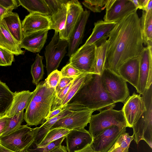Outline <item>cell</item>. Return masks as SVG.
Here are the masks:
<instances>
[{"label": "cell", "instance_id": "6da1fadb", "mask_svg": "<svg viewBox=\"0 0 152 152\" xmlns=\"http://www.w3.org/2000/svg\"><path fill=\"white\" fill-rule=\"evenodd\" d=\"M109 44L104 68L117 74L119 66L139 56L144 48L140 18L134 12L116 23L106 36Z\"/></svg>", "mask_w": 152, "mask_h": 152}, {"label": "cell", "instance_id": "7a4b0ae2", "mask_svg": "<svg viewBox=\"0 0 152 152\" xmlns=\"http://www.w3.org/2000/svg\"><path fill=\"white\" fill-rule=\"evenodd\" d=\"M115 105L104 88L101 75L88 73L82 86L65 107L73 111L87 109L100 111L114 107Z\"/></svg>", "mask_w": 152, "mask_h": 152}, {"label": "cell", "instance_id": "3957f363", "mask_svg": "<svg viewBox=\"0 0 152 152\" xmlns=\"http://www.w3.org/2000/svg\"><path fill=\"white\" fill-rule=\"evenodd\" d=\"M56 94V89L50 88L45 80L39 83L24 113V119L27 126H37L45 122Z\"/></svg>", "mask_w": 152, "mask_h": 152}, {"label": "cell", "instance_id": "277c9868", "mask_svg": "<svg viewBox=\"0 0 152 152\" xmlns=\"http://www.w3.org/2000/svg\"><path fill=\"white\" fill-rule=\"evenodd\" d=\"M145 111L132 127L134 140L138 144L141 140L145 141L152 148V85L142 94Z\"/></svg>", "mask_w": 152, "mask_h": 152}, {"label": "cell", "instance_id": "5b68a950", "mask_svg": "<svg viewBox=\"0 0 152 152\" xmlns=\"http://www.w3.org/2000/svg\"><path fill=\"white\" fill-rule=\"evenodd\" d=\"M114 108H106L100 111L98 114L92 115L88 131L93 138L105 129L113 126L121 128L127 127L122 110H116Z\"/></svg>", "mask_w": 152, "mask_h": 152}, {"label": "cell", "instance_id": "8992f818", "mask_svg": "<svg viewBox=\"0 0 152 152\" xmlns=\"http://www.w3.org/2000/svg\"><path fill=\"white\" fill-rule=\"evenodd\" d=\"M39 127L21 125L14 132L0 136V144L14 152H25L34 141Z\"/></svg>", "mask_w": 152, "mask_h": 152}, {"label": "cell", "instance_id": "52a82bcc", "mask_svg": "<svg viewBox=\"0 0 152 152\" xmlns=\"http://www.w3.org/2000/svg\"><path fill=\"white\" fill-rule=\"evenodd\" d=\"M101 77L104 88L112 100L115 103L124 102L129 96L127 82L118 75L105 68Z\"/></svg>", "mask_w": 152, "mask_h": 152}, {"label": "cell", "instance_id": "ba28073f", "mask_svg": "<svg viewBox=\"0 0 152 152\" xmlns=\"http://www.w3.org/2000/svg\"><path fill=\"white\" fill-rule=\"evenodd\" d=\"M68 46L67 40L61 39L58 32L55 31L51 41L46 47L45 52L48 76L57 69L66 53Z\"/></svg>", "mask_w": 152, "mask_h": 152}, {"label": "cell", "instance_id": "9c48e42d", "mask_svg": "<svg viewBox=\"0 0 152 152\" xmlns=\"http://www.w3.org/2000/svg\"><path fill=\"white\" fill-rule=\"evenodd\" d=\"M96 46L82 45L70 57L69 63L82 73L95 74Z\"/></svg>", "mask_w": 152, "mask_h": 152}, {"label": "cell", "instance_id": "30bf717a", "mask_svg": "<svg viewBox=\"0 0 152 152\" xmlns=\"http://www.w3.org/2000/svg\"><path fill=\"white\" fill-rule=\"evenodd\" d=\"M152 48L144 47L139 56V77L136 90L140 95L152 85Z\"/></svg>", "mask_w": 152, "mask_h": 152}, {"label": "cell", "instance_id": "8fae6325", "mask_svg": "<svg viewBox=\"0 0 152 152\" xmlns=\"http://www.w3.org/2000/svg\"><path fill=\"white\" fill-rule=\"evenodd\" d=\"M104 21L117 22L127 15L137 11L131 0H107Z\"/></svg>", "mask_w": 152, "mask_h": 152}, {"label": "cell", "instance_id": "7c38bea8", "mask_svg": "<svg viewBox=\"0 0 152 152\" xmlns=\"http://www.w3.org/2000/svg\"><path fill=\"white\" fill-rule=\"evenodd\" d=\"M121 110L127 127L132 128L146 110L145 103L141 95L134 92L125 100Z\"/></svg>", "mask_w": 152, "mask_h": 152}, {"label": "cell", "instance_id": "4fadbf2b", "mask_svg": "<svg viewBox=\"0 0 152 152\" xmlns=\"http://www.w3.org/2000/svg\"><path fill=\"white\" fill-rule=\"evenodd\" d=\"M126 131V128L116 126H110L93 138L91 146L96 152H107L120 135Z\"/></svg>", "mask_w": 152, "mask_h": 152}, {"label": "cell", "instance_id": "5bb4252c", "mask_svg": "<svg viewBox=\"0 0 152 152\" xmlns=\"http://www.w3.org/2000/svg\"><path fill=\"white\" fill-rule=\"evenodd\" d=\"M94 111L88 109L74 111L69 115L59 120L50 129L63 128L72 130L84 128L89 123L91 117Z\"/></svg>", "mask_w": 152, "mask_h": 152}, {"label": "cell", "instance_id": "9a60e30c", "mask_svg": "<svg viewBox=\"0 0 152 152\" xmlns=\"http://www.w3.org/2000/svg\"><path fill=\"white\" fill-rule=\"evenodd\" d=\"M83 11L82 5L78 0H69L65 26L58 32L61 39L68 40Z\"/></svg>", "mask_w": 152, "mask_h": 152}, {"label": "cell", "instance_id": "2e32d148", "mask_svg": "<svg viewBox=\"0 0 152 152\" xmlns=\"http://www.w3.org/2000/svg\"><path fill=\"white\" fill-rule=\"evenodd\" d=\"M68 152H75L91 144L93 138L88 131L84 128L70 130L66 136Z\"/></svg>", "mask_w": 152, "mask_h": 152}, {"label": "cell", "instance_id": "e0dca14e", "mask_svg": "<svg viewBox=\"0 0 152 152\" xmlns=\"http://www.w3.org/2000/svg\"><path fill=\"white\" fill-rule=\"evenodd\" d=\"M24 37L30 34L45 30H50V20L49 15L37 13H30L21 23Z\"/></svg>", "mask_w": 152, "mask_h": 152}, {"label": "cell", "instance_id": "ac0fdd59", "mask_svg": "<svg viewBox=\"0 0 152 152\" xmlns=\"http://www.w3.org/2000/svg\"><path fill=\"white\" fill-rule=\"evenodd\" d=\"M90 11L86 10L81 14L79 20L73 30L68 42L67 56L69 57L79 49L82 43L85 28L89 16Z\"/></svg>", "mask_w": 152, "mask_h": 152}, {"label": "cell", "instance_id": "d6986e66", "mask_svg": "<svg viewBox=\"0 0 152 152\" xmlns=\"http://www.w3.org/2000/svg\"><path fill=\"white\" fill-rule=\"evenodd\" d=\"M117 74L137 88L139 77V57L127 60L121 65L117 70Z\"/></svg>", "mask_w": 152, "mask_h": 152}, {"label": "cell", "instance_id": "ffe728a7", "mask_svg": "<svg viewBox=\"0 0 152 152\" xmlns=\"http://www.w3.org/2000/svg\"><path fill=\"white\" fill-rule=\"evenodd\" d=\"M48 30L39 31L23 37L20 44L21 48L32 52L39 53L46 42Z\"/></svg>", "mask_w": 152, "mask_h": 152}, {"label": "cell", "instance_id": "44dd1931", "mask_svg": "<svg viewBox=\"0 0 152 152\" xmlns=\"http://www.w3.org/2000/svg\"><path fill=\"white\" fill-rule=\"evenodd\" d=\"M0 48L8 51L14 55H23L20 43L13 37L8 30L4 20L0 22Z\"/></svg>", "mask_w": 152, "mask_h": 152}, {"label": "cell", "instance_id": "7402d4cb", "mask_svg": "<svg viewBox=\"0 0 152 152\" xmlns=\"http://www.w3.org/2000/svg\"><path fill=\"white\" fill-rule=\"evenodd\" d=\"M13 100L8 110L4 114L11 117L19 114L28 107L32 98L33 91H23L14 93Z\"/></svg>", "mask_w": 152, "mask_h": 152}, {"label": "cell", "instance_id": "603a6c76", "mask_svg": "<svg viewBox=\"0 0 152 152\" xmlns=\"http://www.w3.org/2000/svg\"><path fill=\"white\" fill-rule=\"evenodd\" d=\"M116 23V22H108L102 20L95 22L91 34L83 45L96 43L106 36L113 29Z\"/></svg>", "mask_w": 152, "mask_h": 152}, {"label": "cell", "instance_id": "cb8c5ba5", "mask_svg": "<svg viewBox=\"0 0 152 152\" xmlns=\"http://www.w3.org/2000/svg\"><path fill=\"white\" fill-rule=\"evenodd\" d=\"M73 112V111L66 108L55 117L45 122L39 127L32 143L37 146L41 142L51 127L57 121L69 115Z\"/></svg>", "mask_w": 152, "mask_h": 152}, {"label": "cell", "instance_id": "d4e9b609", "mask_svg": "<svg viewBox=\"0 0 152 152\" xmlns=\"http://www.w3.org/2000/svg\"><path fill=\"white\" fill-rule=\"evenodd\" d=\"M3 19L11 34L20 44L23 36L21 23L18 14L12 12H9L4 15Z\"/></svg>", "mask_w": 152, "mask_h": 152}, {"label": "cell", "instance_id": "484cf974", "mask_svg": "<svg viewBox=\"0 0 152 152\" xmlns=\"http://www.w3.org/2000/svg\"><path fill=\"white\" fill-rule=\"evenodd\" d=\"M107 36L95 43L96 65L95 73L101 75L104 65L109 42Z\"/></svg>", "mask_w": 152, "mask_h": 152}, {"label": "cell", "instance_id": "4316f807", "mask_svg": "<svg viewBox=\"0 0 152 152\" xmlns=\"http://www.w3.org/2000/svg\"><path fill=\"white\" fill-rule=\"evenodd\" d=\"M140 20L144 43L147 46H152V11L143 10Z\"/></svg>", "mask_w": 152, "mask_h": 152}, {"label": "cell", "instance_id": "83f0119b", "mask_svg": "<svg viewBox=\"0 0 152 152\" xmlns=\"http://www.w3.org/2000/svg\"><path fill=\"white\" fill-rule=\"evenodd\" d=\"M19 4L30 13H35L49 15L50 12L44 0H18Z\"/></svg>", "mask_w": 152, "mask_h": 152}, {"label": "cell", "instance_id": "f1b7e54d", "mask_svg": "<svg viewBox=\"0 0 152 152\" xmlns=\"http://www.w3.org/2000/svg\"><path fill=\"white\" fill-rule=\"evenodd\" d=\"M14 95L6 83L0 80V116L4 115L10 109Z\"/></svg>", "mask_w": 152, "mask_h": 152}, {"label": "cell", "instance_id": "f546056e", "mask_svg": "<svg viewBox=\"0 0 152 152\" xmlns=\"http://www.w3.org/2000/svg\"><path fill=\"white\" fill-rule=\"evenodd\" d=\"M68 2L57 12L49 16L50 20V30L53 29L59 32L64 28L67 15Z\"/></svg>", "mask_w": 152, "mask_h": 152}, {"label": "cell", "instance_id": "4dcf8cb0", "mask_svg": "<svg viewBox=\"0 0 152 152\" xmlns=\"http://www.w3.org/2000/svg\"><path fill=\"white\" fill-rule=\"evenodd\" d=\"M88 74L82 73L74 78L67 93L61 101L59 108H66V105L84 83Z\"/></svg>", "mask_w": 152, "mask_h": 152}, {"label": "cell", "instance_id": "1f68e13d", "mask_svg": "<svg viewBox=\"0 0 152 152\" xmlns=\"http://www.w3.org/2000/svg\"><path fill=\"white\" fill-rule=\"evenodd\" d=\"M70 130L63 128H56L50 129L47 132L37 147L45 146L51 142L66 136Z\"/></svg>", "mask_w": 152, "mask_h": 152}, {"label": "cell", "instance_id": "d6a6232c", "mask_svg": "<svg viewBox=\"0 0 152 152\" xmlns=\"http://www.w3.org/2000/svg\"><path fill=\"white\" fill-rule=\"evenodd\" d=\"M133 140V135L130 136L128 133L126 132L123 133L118 137L107 152H129L130 144Z\"/></svg>", "mask_w": 152, "mask_h": 152}, {"label": "cell", "instance_id": "836d02e7", "mask_svg": "<svg viewBox=\"0 0 152 152\" xmlns=\"http://www.w3.org/2000/svg\"><path fill=\"white\" fill-rule=\"evenodd\" d=\"M43 56L38 53L35 60L31 66V73L32 77V82L36 86L42 78L44 74V65L42 62Z\"/></svg>", "mask_w": 152, "mask_h": 152}, {"label": "cell", "instance_id": "e575fe53", "mask_svg": "<svg viewBox=\"0 0 152 152\" xmlns=\"http://www.w3.org/2000/svg\"><path fill=\"white\" fill-rule=\"evenodd\" d=\"M24 111L18 114L10 117V121L8 126L4 133L0 136L7 134L17 130L21 125L24 120Z\"/></svg>", "mask_w": 152, "mask_h": 152}, {"label": "cell", "instance_id": "d590c367", "mask_svg": "<svg viewBox=\"0 0 152 152\" xmlns=\"http://www.w3.org/2000/svg\"><path fill=\"white\" fill-rule=\"evenodd\" d=\"M65 138V137H61L42 147H37L31 144L25 150V152H49L61 144Z\"/></svg>", "mask_w": 152, "mask_h": 152}, {"label": "cell", "instance_id": "8d00e7d4", "mask_svg": "<svg viewBox=\"0 0 152 152\" xmlns=\"http://www.w3.org/2000/svg\"><path fill=\"white\" fill-rule=\"evenodd\" d=\"M107 0H86L82 3L86 7L94 12H100L105 8Z\"/></svg>", "mask_w": 152, "mask_h": 152}, {"label": "cell", "instance_id": "74e56055", "mask_svg": "<svg viewBox=\"0 0 152 152\" xmlns=\"http://www.w3.org/2000/svg\"><path fill=\"white\" fill-rule=\"evenodd\" d=\"M14 60L13 54L0 48V66H10Z\"/></svg>", "mask_w": 152, "mask_h": 152}, {"label": "cell", "instance_id": "f35d334b", "mask_svg": "<svg viewBox=\"0 0 152 152\" xmlns=\"http://www.w3.org/2000/svg\"><path fill=\"white\" fill-rule=\"evenodd\" d=\"M62 77L61 72L57 69L51 72L45 80L50 88L56 89Z\"/></svg>", "mask_w": 152, "mask_h": 152}, {"label": "cell", "instance_id": "ab89813d", "mask_svg": "<svg viewBox=\"0 0 152 152\" xmlns=\"http://www.w3.org/2000/svg\"><path fill=\"white\" fill-rule=\"evenodd\" d=\"M50 12L51 15L59 11L63 5L67 3V0H44Z\"/></svg>", "mask_w": 152, "mask_h": 152}, {"label": "cell", "instance_id": "60d3db41", "mask_svg": "<svg viewBox=\"0 0 152 152\" xmlns=\"http://www.w3.org/2000/svg\"><path fill=\"white\" fill-rule=\"evenodd\" d=\"M60 72L62 77L75 78L83 73L74 68L69 63L63 67Z\"/></svg>", "mask_w": 152, "mask_h": 152}, {"label": "cell", "instance_id": "b9f144b4", "mask_svg": "<svg viewBox=\"0 0 152 152\" xmlns=\"http://www.w3.org/2000/svg\"><path fill=\"white\" fill-rule=\"evenodd\" d=\"M17 1L15 0H0V5L4 8L12 11L18 6Z\"/></svg>", "mask_w": 152, "mask_h": 152}, {"label": "cell", "instance_id": "7bdbcfd3", "mask_svg": "<svg viewBox=\"0 0 152 152\" xmlns=\"http://www.w3.org/2000/svg\"><path fill=\"white\" fill-rule=\"evenodd\" d=\"M75 78L62 77L56 87V95L65 88Z\"/></svg>", "mask_w": 152, "mask_h": 152}, {"label": "cell", "instance_id": "ee69618b", "mask_svg": "<svg viewBox=\"0 0 152 152\" xmlns=\"http://www.w3.org/2000/svg\"><path fill=\"white\" fill-rule=\"evenodd\" d=\"M10 121V117L5 115L0 116V136L6 130Z\"/></svg>", "mask_w": 152, "mask_h": 152}, {"label": "cell", "instance_id": "f6af8a7d", "mask_svg": "<svg viewBox=\"0 0 152 152\" xmlns=\"http://www.w3.org/2000/svg\"><path fill=\"white\" fill-rule=\"evenodd\" d=\"M66 108L59 107L54 110L51 111L48 115L45 118V121L48 120L53 117H55Z\"/></svg>", "mask_w": 152, "mask_h": 152}, {"label": "cell", "instance_id": "bcb514c9", "mask_svg": "<svg viewBox=\"0 0 152 152\" xmlns=\"http://www.w3.org/2000/svg\"><path fill=\"white\" fill-rule=\"evenodd\" d=\"M12 12V11L10 10L4 8L0 5V22L3 19L4 15L8 12Z\"/></svg>", "mask_w": 152, "mask_h": 152}, {"label": "cell", "instance_id": "7dc6e473", "mask_svg": "<svg viewBox=\"0 0 152 152\" xmlns=\"http://www.w3.org/2000/svg\"><path fill=\"white\" fill-rule=\"evenodd\" d=\"M49 152H68L66 147L60 145L57 147Z\"/></svg>", "mask_w": 152, "mask_h": 152}, {"label": "cell", "instance_id": "c3c4849f", "mask_svg": "<svg viewBox=\"0 0 152 152\" xmlns=\"http://www.w3.org/2000/svg\"><path fill=\"white\" fill-rule=\"evenodd\" d=\"M75 152H96L94 151L91 146V144L88 145L83 149Z\"/></svg>", "mask_w": 152, "mask_h": 152}, {"label": "cell", "instance_id": "681fc988", "mask_svg": "<svg viewBox=\"0 0 152 152\" xmlns=\"http://www.w3.org/2000/svg\"><path fill=\"white\" fill-rule=\"evenodd\" d=\"M143 10H145L148 5L150 0H138Z\"/></svg>", "mask_w": 152, "mask_h": 152}, {"label": "cell", "instance_id": "f907efd6", "mask_svg": "<svg viewBox=\"0 0 152 152\" xmlns=\"http://www.w3.org/2000/svg\"><path fill=\"white\" fill-rule=\"evenodd\" d=\"M131 1L134 4L137 10L138 9H142L141 7L140 4L138 0H131Z\"/></svg>", "mask_w": 152, "mask_h": 152}, {"label": "cell", "instance_id": "816d5d0a", "mask_svg": "<svg viewBox=\"0 0 152 152\" xmlns=\"http://www.w3.org/2000/svg\"><path fill=\"white\" fill-rule=\"evenodd\" d=\"M145 12H149L152 11V0H150L148 6L145 10Z\"/></svg>", "mask_w": 152, "mask_h": 152}, {"label": "cell", "instance_id": "f5cc1de1", "mask_svg": "<svg viewBox=\"0 0 152 152\" xmlns=\"http://www.w3.org/2000/svg\"><path fill=\"white\" fill-rule=\"evenodd\" d=\"M0 152H14L3 147L0 144Z\"/></svg>", "mask_w": 152, "mask_h": 152}]
</instances>
